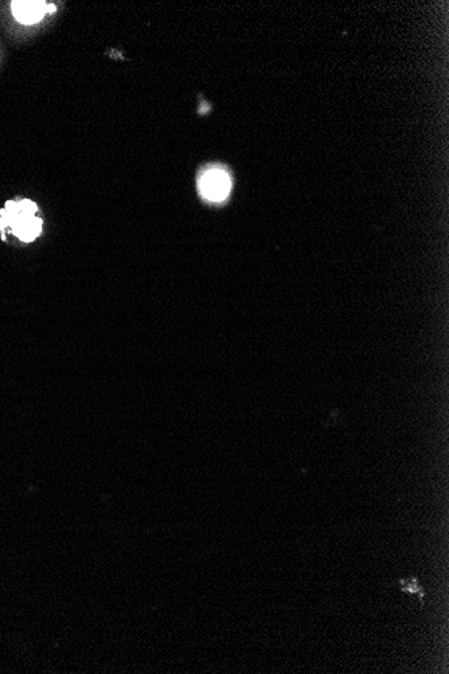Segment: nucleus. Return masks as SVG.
<instances>
[{"label":"nucleus","instance_id":"3","mask_svg":"<svg viewBox=\"0 0 449 674\" xmlns=\"http://www.w3.org/2000/svg\"><path fill=\"white\" fill-rule=\"evenodd\" d=\"M11 13L14 19L24 26L40 24L46 15H52L57 7L43 0H15L11 2Z\"/></svg>","mask_w":449,"mask_h":674},{"label":"nucleus","instance_id":"2","mask_svg":"<svg viewBox=\"0 0 449 674\" xmlns=\"http://www.w3.org/2000/svg\"><path fill=\"white\" fill-rule=\"evenodd\" d=\"M198 190L209 202H223L232 191V177L223 166H209L198 177Z\"/></svg>","mask_w":449,"mask_h":674},{"label":"nucleus","instance_id":"4","mask_svg":"<svg viewBox=\"0 0 449 674\" xmlns=\"http://www.w3.org/2000/svg\"><path fill=\"white\" fill-rule=\"evenodd\" d=\"M397 585L404 593H406V595L417 598L418 603L421 604L423 609L425 607L426 593L423 585L420 583V578H418V576L398 579Z\"/></svg>","mask_w":449,"mask_h":674},{"label":"nucleus","instance_id":"1","mask_svg":"<svg viewBox=\"0 0 449 674\" xmlns=\"http://www.w3.org/2000/svg\"><path fill=\"white\" fill-rule=\"evenodd\" d=\"M43 230V218L40 207L29 198L10 199L0 209V235L3 240L7 235L18 238L22 243H33Z\"/></svg>","mask_w":449,"mask_h":674}]
</instances>
